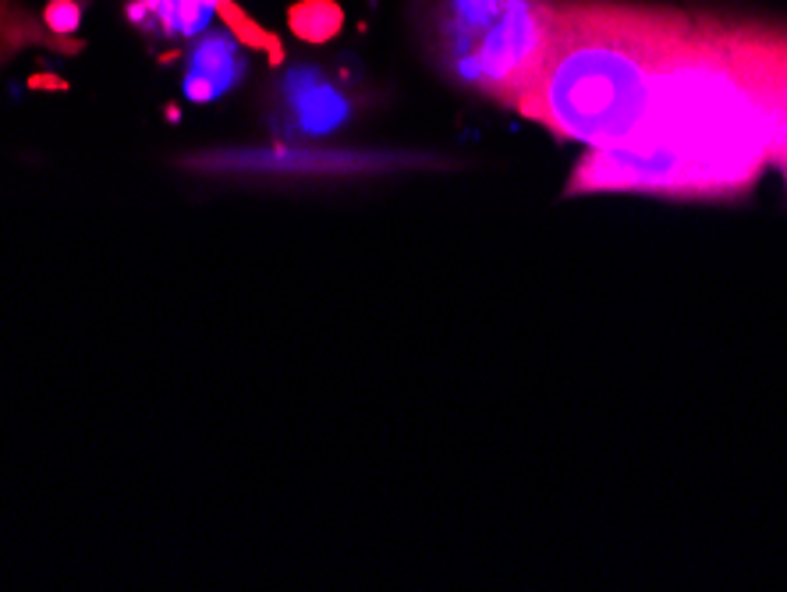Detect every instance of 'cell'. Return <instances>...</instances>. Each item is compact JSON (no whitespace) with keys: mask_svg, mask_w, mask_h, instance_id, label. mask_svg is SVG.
Wrapping results in <instances>:
<instances>
[{"mask_svg":"<svg viewBox=\"0 0 787 592\" xmlns=\"http://www.w3.org/2000/svg\"><path fill=\"white\" fill-rule=\"evenodd\" d=\"M82 0H50L47 11H43V22L47 29H54L57 36H75L78 25H82Z\"/></svg>","mask_w":787,"mask_h":592,"instance_id":"obj_9","label":"cell"},{"mask_svg":"<svg viewBox=\"0 0 787 592\" xmlns=\"http://www.w3.org/2000/svg\"><path fill=\"white\" fill-rule=\"evenodd\" d=\"M787 125V22L699 11L671 54L642 128L589 149L568 195L741 199L773 167Z\"/></svg>","mask_w":787,"mask_h":592,"instance_id":"obj_1","label":"cell"},{"mask_svg":"<svg viewBox=\"0 0 787 592\" xmlns=\"http://www.w3.org/2000/svg\"><path fill=\"white\" fill-rule=\"evenodd\" d=\"M220 15L227 18V29H231L234 36L242 39L245 47H252V50H266V54H270L273 61H281V47H277V39H273L270 32L259 29L256 22H249V18H245L242 11L234 8L231 0H224V4H220Z\"/></svg>","mask_w":787,"mask_h":592,"instance_id":"obj_8","label":"cell"},{"mask_svg":"<svg viewBox=\"0 0 787 592\" xmlns=\"http://www.w3.org/2000/svg\"><path fill=\"white\" fill-rule=\"evenodd\" d=\"M369 96L334 64H288L266 89V125L284 139H323L348 128Z\"/></svg>","mask_w":787,"mask_h":592,"instance_id":"obj_4","label":"cell"},{"mask_svg":"<svg viewBox=\"0 0 787 592\" xmlns=\"http://www.w3.org/2000/svg\"><path fill=\"white\" fill-rule=\"evenodd\" d=\"M773 167H780V174H784V185H787V125H784V132H780L777 156H773Z\"/></svg>","mask_w":787,"mask_h":592,"instance_id":"obj_10","label":"cell"},{"mask_svg":"<svg viewBox=\"0 0 787 592\" xmlns=\"http://www.w3.org/2000/svg\"><path fill=\"white\" fill-rule=\"evenodd\" d=\"M249 75V54L245 43L227 32H206L203 39H195L185 54V96L192 103H213L238 89Z\"/></svg>","mask_w":787,"mask_h":592,"instance_id":"obj_5","label":"cell"},{"mask_svg":"<svg viewBox=\"0 0 787 592\" xmlns=\"http://www.w3.org/2000/svg\"><path fill=\"white\" fill-rule=\"evenodd\" d=\"M288 25L302 43L320 47V43H330L341 32L344 15L334 0H298L295 8L288 11Z\"/></svg>","mask_w":787,"mask_h":592,"instance_id":"obj_7","label":"cell"},{"mask_svg":"<svg viewBox=\"0 0 787 592\" xmlns=\"http://www.w3.org/2000/svg\"><path fill=\"white\" fill-rule=\"evenodd\" d=\"M412 18L440 78L518 110L554 43L557 0H415Z\"/></svg>","mask_w":787,"mask_h":592,"instance_id":"obj_3","label":"cell"},{"mask_svg":"<svg viewBox=\"0 0 787 592\" xmlns=\"http://www.w3.org/2000/svg\"><path fill=\"white\" fill-rule=\"evenodd\" d=\"M692 11L628 0H557L554 43L518 110L589 149L624 146L642 128L660 71Z\"/></svg>","mask_w":787,"mask_h":592,"instance_id":"obj_2","label":"cell"},{"mask_svg":"<svg viewBox=\"0 0 787 592\" xmlns=\"http://www.w3.org/2000/svg\"><path fill=\"white\" fill-rule=\"evenodd\" d=\"M224 0H128L132 25L153 43H185L195 39Z\"/></svg>","mask_w":787,"mask_h":592,"instance_id":"obj_6","label":"cell"}]
</instances>
